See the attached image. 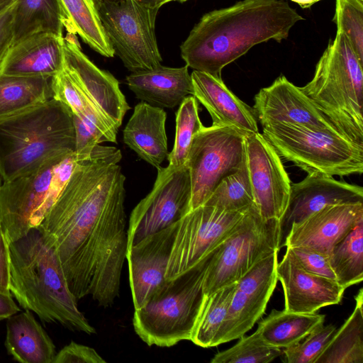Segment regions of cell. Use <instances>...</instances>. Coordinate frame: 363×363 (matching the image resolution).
<instances>
[{"label":"cell","instance_id":"cell-1","mask_svg":"<svg viewBox=\"0 0 363 363\" xmlns=\"http://www.w3.org/2000/svg\"><path fill=\"white\" fill-rule=\"evenodd\" d=\"M121 158L119 149L97 145L76 162L38 225L53 241L77 301L90 296L104 308L119 295L128 248Z\"/></svg>","mask_w":363,"mask_h":363},{"label":"cell","instance_id":"cell-2","mask_svg":"<svg viewBox=\"0 0 363 363\" xmlns=\"http://www.w3.org/2000/svg\"><path fill=\"white\" fill-rule=\"evenodd\" d=\"M303 18L283 0H242L204 14L180 46L186 65L221 77L222 69L253 46L281 42Z\"/></svg>","mask_w":363,"mask_h":363},{"label":"cell","instance_id":"cell-3","mask_svg":"<svg viewBox=\"0 0 363 363\" xmlns=\"http://www.w3.org/2000/svg\"><path fill=\"white\" fill-rule=\"evenodd\" d=\"M10 292L42 321L89 335L96 333L69 289L53 241L39 225L9 242Z\"/></svg>","mask_w":363,"mask_h":363},{"label":"cell","instance_id":"cell-4","mask_svg":"<svg viewBox=\"0 0 363 363\" xmlns=\"http://www.w3.org/2000/svg\"><path fill=\"white\" fill-rule=\"evenodd\" d=\"M74 151L72 113L55 98L0 117L3 182Z\"/></svg>","mask_w":363,"mask_h":363},{"label":"cell","instance_id":"cell-5","mask_svg":"<svg viewBox=\"0 0 363 363\" xmlns=\"http://www.w3.org/2000/svg\"><path fill=\"white\" fill-rule=\"evenodd\" d=\"M362 66L346 36L337 30L313 79L300 89L342 135L363 146Z\"/></svg>","mask_w":363,"mask_h":363},{"label":"cell","instance_id":"cell-6","mask_svg":"<svg viewBox=\"0 0 363 363\" xmlns=\"http://www.w3.org/2000/svg\"><path fill=\"white\" fill-rule=\"evenodd\" d=\"M213 252L185 273L167 280L135 309V332L147 345L169 347L190 340L206 296L203 279Z\"/></svg>","mask_w":363,"mask_h":363},{"label":"cell","instance_id":"cell-7","mask_svg":"<svg viewBox=\"0 0 363 363\" xmlns=\"http://www.w3.org/2000/svg\"><path fill=\"white\" fill-rule=\"evenodd\" d=\"M262 135L278 154L308 174L344 177L363 172V146L337 131L276 123Z\"/></svg>","mask_w":363,"mask_h":363},{"label":"cell","instance_id":"cell-8","mask_svg":"<svg viewBox=\"0 0 363 363\" xmlns=\"http://www.w3.org/2000/svg\"><path fill=\"white\" fill-rule=\"evenodd\" d=\"M63 69L72 82L83 108L80 118L100 143H116L118 130L130 109L110 72L99 68L82 52L77 35L63 38Z\"/></svg>","mask_w":363,"mask_h":363},{"label":"cell","instance_id":"cell-9","mask_svg":"<svg viewBox=\"0 0 363 363\" xmlns=\"http://www.w3.org/2000/svg\"><path fill=\"white\" fill-rule=\"evenodd\" d=\"M74 155L49 160L0 186V224L9 242L37 226L68 181Z\"/></svg>","mask_w":363,"mask_h":363},{"label":"cell","instance_id":"cell-10","mask_svg":"<svg viewBox=\"0 0 363 363\" xmlns=\"http://www.w3.org/2000/svg\"><path fill=\"white\" fill-rule=\"evenodd\" d=\"M279 220L262 218L256 205L213 250L203 279L208 295L233 284L263 258L279 250Z\"/></svg>","mask_w":363,"mask_h":363},{"label":"cell","instance_id":"cell-11","mask_svg":"<svg viewBox=\"0 0 363 363\" xmlns=\"http://www.w3.org/2000/svg\"><path fill=\"white\" fill-rule=\"evenodd\" d=\"M159 9L135 0L98 1L99 15L108 40L131 72L162 65L155 33Z\"/></svg>","mask_w":363,"mask_h":363},{"label":"cell","instance_id":"cell-12","mask_svg":"<svg viewBox=\"0 0 363 363\" xmlns=\"http://www.w3.org/2000/svg\"><path fill=\"white\" fill-rule=\"evenodd\" d=\"M245 137L233 128L213 125L203 126L194 135L185 163L191 182L189 211L203 205L218 184L245 162Z\"/></svg>","mask_w":363,"mask_h":363},{"label":"cell","instance_id":"cell-13","mask_svg":"<svg viewBox=\"0 0 363 363\" xmlns=\"http://www.w3.org/2000/svg\"><path fill=\"white\" fill-rule=\"evenodd\" d=\"M247 211H228L204 204L185 214L177 223L166 279L185 273L211 253L234 230Z\"/></svg>","mask_w":363,"mask_h":363},{"label":"cell","instance_id":"cell-14","mask_svg":"<svg viewBox=\"0 0 363 363\" xmlns=\"http://www.w3.org/2000/svg\"><path fill=\"white\" fill-rule=\"evenodd\" d=\"M151 191L133 209L128 227V248L176 223L189 211L191 182L186 164L160 167Z\"/></svg>","mask_w":363,"mask_h":363},{"label":"cell","instance_id":"cell-15","mask_svg":"<svg viewBox=\"0 0 363 363\" xmlns=\"http://www.w3.org/2000/svg\"><path fill=\"white\" fill-rule=\"evenodd\" d=\"M277 250L257 262L240 279L212 347L245 335L265 311L278 279Z\"/></svg>","mask_w":363,"mask_h":363},{"label":"cell","instance_id":"cell-16","mask_svg":"<svg viewBox=\"0 0 363 363\" xmlns=\"http://www.w3.org/2000/svg\"><path fill=\"white\" fill-rule=\"evenodd\" d=\"M246 159L255 203L263 219L280 220L291 182L280 155L261 133L245 137Z\"/></svg>","mask_w":363,"mask_h":363},{"label":"cell","instance_id":"cell-17","mask_svg":"<svg viewBox=\"0 0 363 363\" xmlns=\"http://www.w3.org/2000/svg\"><path fill=\"white\" fill-rule=\"evenodd\" d=\"M253 108L262 126L281 123L339 132L300 87L283 75L259 91L255 96Z\"/></svg>","mask_w":363,"mask_h":363},{"label":"cell","instance_id":"cell-18","mask_svg":"<svg viewBox=\"0 0 363 363\" xmlns=\"http://www.w3.org/2000/svg\"><path fill=\"white\" fill-rule=\"evenodd\" d=\"M363 202V188L318 173L308 174L291 184L287 207L279 220V248L284 247L291 226L313 213L332 204Z\"/></svg>","mask_w":363,"mask_h":363},{"label":"cell","instance_id":"cell-19","mask_svg":"<svg viewBox=\"0 0 363 363\" xmlns=\"http://www.w3.org/2000/svg\"><path fill=\"white\" fill-rule=\"evenodd\" d=\"M177 223L148 235L127 250L134 309L141 307L167 281L165 274Z\"/></svg>","mask_w":363,"mask_h":363},{"label":"cell","instance_id":"cell-20","mask_svg":"<svg viewBox=\"0 0 363 363\" xmlns=\"http://www.w3.org/2000/svg\"><path fill=\"white\" fill-rule=\"evenodd\" d=\"M361 219L363 202L328 205L294 224L284 246L304 247L329 256Z\"/></svg>","mask_w":363,"mask_h":363},{"label":"cell","instance_id":"cell-21","mask_svg":"<svg viewBox=\"0 0 363 363\" xmlns=\"http://www.w3.org/2000/svg\"><path fill=\"white\" fill-rule=\"evenodd\" d=\"M284 294V310L314 313L341 302L345 289L337 281L308 272L286 252L277 267Z\"/></svg>","mask_w":363,"mask_h":363},{"label":"cell","instance_id":"cell-22","mask_svg":"<svg viewBox=\"0 0 363 363\" xmlns=\"http://www.w3.org/2000/svg\"><path fill=\"white\" fill-rule=\"evenodd\" d=\"M191 77L193 96L206 108L213 125L229 127L245 136L259 133L253 107L237 97L221 77L197 70Z\"/></svg>","mask_w":363,"mask_h":363},{"label":"cell","instance_id":"cell-23","mask_svg":"<svg viewBox=\"0 0 363 363\" xmlns=\"http://www.w3.org/2000/svg\"><path fill=\"white\" fill-rule=\"evenodd\" d=\"M63 38L38 33L13 43L1 73L21 77H54L63 67Z\"/></svg>","mask_w":363,"mask_h":363},{"label":"cell","instance_id":"cell-24","mask_svg":"<svg viewBox=\"0 0 363 363\" xmlns=\"http://www.w3.org/2000/svg\"><path fill=\"white\" fill-rule=\"evenodd\" d=\"M129 89L141 101L151 106L172 108L193 95L189 67H169L160 65L146 71L131 72L126 77Z\"/></svg>","mask_w":363,"mask_h":363},{"label":"cell","instance_id":"cell-25","mask_svg":"<svg viewBox=\"0 0 363 363\" xmlns=\"http://www.w3.org/2000/svg\"><path fill=\"white\" fill-rule=\"evenodd\" d=\"M166 119L167 113L163 108L140 101L135 106L123 131L124 143L157 169L169 153Z\"/></svg>","mask_w":363,"mask_h":363},{"label":"cell","instance_id":"cell-26","mask_svg":"<svg viewBox=\"0 0 363 363\" xmlns=\"http://www.w3.org/2000/svg\"><path fill=\"white\" fill-rule=\"evenodd\" d=\"M5 346L22 363H52L56 354L52 340L28 310L7 318Z\"/></svg>","mask_w":363,"mask_h":363},{"label":"cell","instance_id":"cell-27","mask_svg":"<svg viewBox=\"0 0 363 363\" xmlns=\"http://www.w3.org/2000/svg\"><path fill=\"white\" fill-rule=\"evenodd\" d=\"M325 315L298 313L273 309L258 323L257 330L267 345L286 349L300 342L311 331L324 324Z\"/></svg>","mask_w":363,"mask_h":363},{"label":"cell","instance_id":"cell-28","mask_svg":"<svg viewBox=\"0 0 363 363\" xmlns=\"http://www.w3.org/2000/svg\"><path fill=\"white\" fill-rule=\"evenodd\" d=\"M67 33L78 35L92 50L106 57L114 51L104 30L98 11V0H58Z\"/></svg>","mask_w":363,"mask_h":363},{"label":"cell","instance_id":"cell-29","mask_svg":"<svg viewBox=\"0 0 363 363\" xmlns=\"http://www.w3.org/2000/svg\"><path fill=\"white\" fill-rule=\"evenodd\" d=\"M13 44L38 33L63 36V16L58 0H16L13 11Z\"/></svg>","mask_w":363,"mask_h":363},{"label":"cell","instance_id":"cell-30","mask_svg":"<svg viewBox=\"0 0 363 363\" xmlns=\"http://www.w3.org/2000/svg\"><path fill=\"white\" fill-rule=\"evenodd\" d=\"M355 307L315 363H363V290L354 297Z\"/></svg>","mask_w":363,"mask_h":363},{"label":"cell","instance_id":"cell-31","mask_svg":"<svg viewBox=\"0 0 363 363\" xmlns=\"http://www.w3.org/2000/svg\"><path fill=\"white\" fill-rule=\"evenodd\" d=\"M52 78L0 73V117L53 98Z\"/></svg>","mask_w":363,"mask_h":363},{"label":"cell","instance_id":"cell-32","mask_svg":"<svg viewBox=\"0 0 363 363\" xmlns=\"http://www.w3.org/2000/svg\"><path fill=\"white\" fill-rule=\"evenodd\" d=\"M337 283L345 289L363 279V219L340 241L329 255Z\"/></svg>","mask_w":363,"mask_h":363},{"label":"cell","instance_id":"cell-33","mask_svg":"<svg viewBox=\"0 0 363 363\" xmlns=\"http://www.w3.org/2000/svg\"><path fill=\"white\" fill-rule=\"evenodd\" d=\"M236 282L206 295L190 341L203 347H212L213 340L223 323Z\"/></svg>","mask_w":363,"mask_h":363},{"label":"cell","instance_id":"cell-34","mask_svg":"<svg viewBox=\"0 0 363 363\" xmlns=\"http://www.w3.org/2000/svg\"><path fill=\"white\" fill-rule=\"evenodd\" d=\"M204 204L228 211H245L255 204L247 159L237 172L227 176L218 184Z\"/></svg>","mask_w":363,"mask_h":363},{"label":"cell","instance_id":"cell-35","mask_svg":"<svg viewBox=\"0 0 363 363\" xmlns=\"http://www.w3.org/2000/svg\"><path fill=\"white\" fill-rule=\"evenodd\" d=\"M199 115L197 99L188 96L179 105L176 113V134L174 147L167 159L173 167L185 164L194 135L203 127Z\"/></svg>","mask_w":363,"mask_h":363},{"label":"cell","instance_id":"cell-36","mask_svg":"<svg viewBox=\"0 0 363 363\" xmlns=\"http://www.w3.org/2000/svg\"><path fill=\"white\" fill-rule=\"evenodd\" d=\"M239 341L228 350L219 352L211 359V363H268L282 354L279 348L264 342L257 330Z\"/></svg>","mask_w":363,"mask_h":363},{"label":"cell","instance_id":"cell-37","mask_svg":"<svg viewBox=\"0 0 363 363\" xmlns=\"http://www.w3.org/2000/svg\"><path fill=\"white\" fill-rule=\"evenodd\" d=\"M333 21L363 63V0H336Z\"/></svg>","mask_w":363,"mask_h":363},{"label":"cell","instance_id":"cell-38","mask_svg":"<svg viewBox=\"0 0 363 363\" xmlns=\"http://www.w3.org/2000/svg\"><path fill=\"white\" fill-rule=\"evenodd\" d=\"M336 330L333 324L317 327L296 345L284 349V361L288 363H315Z\"/></svg>","mask_w":363,"mask_h":363},{"label":"cell","instance_id":"cell-39","mask_svg":"<svg viewBox=\"0 0 363 363\" xmlns=\"http://www.w3.org/2000/svg\"><path fill=\"white\" fill-rule=\"evenodd\" d=\"M286 252L305 271L337 281L329 256L304 247H286Z\"/></svg>","mask_w":363,"mask_h":363},{"label":"cell","instance_id":"cell-40","mask_svg":"<svg viewBox=\"0 0 363 363\" xmlns=\"http://www.w3.org/2000/svg\"><path fill=\"white\" fill-rule=\"evenodd\" d=\"M92 347L72 341L56 353L52 363H104Z\"/></svg>","mask_w":363,"mask_h":363},{"label":"cell","instance_id":"cell-41","mask_svg":"<svg viewBox=\"0 0 363 363\" xmlns=\"http://www.w3.org/2000/svg\"><path fill=\"white\" fill-rule=\"evenodd\" d=\"M72 117L75 131L74 157L76 162H78L89 158L93 150L101 143L96 134L80 118L73 114Z\"/></svg>","mask_w":363,"mask_h":363},{"label":"cell","instance_id":"cell-42","mask_svg":"<svg viewBox=\"0 0 363 363\" xmlns=\"http://www.w3.org/2000/svg\"><path fill=\"white\" fill-rule=\"evenodd\" d=\"M16 1L0 13V73L6 57L13 45L12 21Z\"/></svg>","mask_w":363,"mask_h":363},{"label":"cell","instance_id":"cell-43","mask_svg":"<svg viewBox=\"0 0 363 363\" xmlns=\"http://www.w3.org/2000/svg\"><path fill=\"white\" fill-rule=\"evenodd\" d=\"M9 285L10 264L9 242L0 224V293L11 294Z\"/></svg>","mask_w":363,"mask_h":363},{"label":"cell","instance_id":"cell-44","mask_svg":"<svg viewBox=\"0 0 363 363\" xmlns=\"http://www.w3.org/2000/svg\"><path fill=\"white\" fill-rule=\"evenodd\" d=\"M19 311L21 309L11 294L0 293V320L7 319Z\"/></svg>","mask_w":363,"mask_h":363},{"label":"cell","instance_id":"cell-45","mask_svg":"<svg viewBox=\"0 0 363 363\" xmlns=\"http://www.w3.org/2000/svg\"><path fill=\"white\" fill-rule=\"evenodd\" d=\"M146 6L160 9L164 4L176 0H135Z\"/></svg>","mask_w":363,"mask_h":363},{"label":"cell","instance_id":"cell-46","mask_svg":"<svg viewBox=\"0 0 363 363\" xmlns=\"http://www.w3.org/2000/svg\"><path fill=\"white\" fill-rule=\"evenodd\" d=\"M294 2L297 3L301 8L307 9L313 6L318 1L321 0H291Z\"/></svg>","mask_w":363,"mask_h":363},{"label":"cell","instance_id":"cell-47","mask_svg":"<svg viewBox=\"0 0 363 363\" xmlns=\"http://www.w3.org/2000/svg\"><path fill=\"white\" fill-rule=\"evenodd\" d=\"M16 0H0V13L12 5Z\"/></svg>","mask_w":363,"mask_h":363},{"label":"cell","instance_id":"cell-48","mask_svg":"<svg viewBox=\"0 0 363 363\" xmlns=\"http://www.w3.org/2000/svg\"><path fill=\"white\" fill-rule=\"evenodd\" d=\"M177 1H179L180 3H184L185 1H187L188 0H176Z\"/></svg>","mask_w":363,"mask_h":363},{"label":"cell","instance_id":"cell-49","mask_svg":"<svg viewBox=\"0 0 363 363\" xmlns=\"http://www.w3.org/2000/svg\"><path fill=\"white\" fill-rule=\"evenodd\" d=\"M2 182H3V180H2V178H1V175H0V186H1V184H2Z\"/></svg>","mask_w":363,"mask_h":363},{"label":"cell","instance_id":"cell-50","mask_svg":"<svg viewBox=\"0 0 363 363\" xmlns=\"http://www.w3.org/2000/svg\"><path fill=\"white\" fill-rule=\"evenodd\" d=\"M98 1H100V0H98Z\"/></svg>","mask_w":363,"mask_h":363}]
</instances>
